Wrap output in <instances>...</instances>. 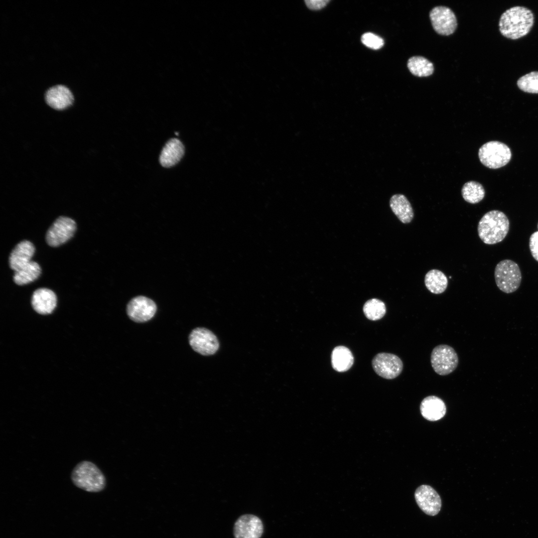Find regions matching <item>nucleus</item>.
Masks as SVG:
<instances>
[{
  "label": "nucleus",
  "mask_w": 538,
  "mask_h": 538,
  "mask_svg": "<svg viewBox=\"0 0 538 538\" xmlns=\"http://www.w3.org/2000/svg\"><path fill=\"white\" fill-rule=\"evenodd\" d=\"M534 23L531 10L525 6H516L507 9L501 15L499 27L501 33L511 39H517L527 35Z\"/></svg>",
  "instance_id": "nucleus-1"
},
{
  "label": "nucleus",
  "mask_w": 538,
  "mask_h": 538,
  "mask_svg": "<svg viewBox=\"0 0 538 538\" xmlns=\"http://www.w3.org/2000/svg\"><path fill=\"white\" fill-rule=\"evenodd\" d=\"M510 222L507 216L499 210H491L480 220L478 233L486 244L493 245L502 242L508 233Z\"/></svg>",
  "instance_id": "nucleus-2"
},
{
  "label": "nucleus",
  "mask_w": 538,
  "mask_h": 538,
  "mask_svg": "<svg viewBox=\"0 0 538 538\" xmlns=\"http://www.w3.org/2000/svg\"><path fill=\"white\" fill-rule=\"evenodd\" d=\"M71 480L77 487L90 492H98L106 486V479L102 471L93 462L83 461L73 469Z\"/></svg>",
  "instance_id": "nucleus-3"
},
{
  "label": "nucleus",
  "mask_w": 538,
  "mask_h": 538,
  "mask_svg": "<svg viewBox=\"0 0 538 538\" xmlns=\"http://www.w3.org/2000/svg\"><path fill=\"white\" fill-rule=\"evenodd\" d=\"M494 277L498 287L506 293L516 291L522 281V273L518 265L509 259L502 260L497 264L495 269Z\"/></svg>",
  "instance_id": "nucleus-4"
},
{
  "label": "nucleus",
  "mask_w": 538,
  "mask_h": 538,
  "mask_svg": "<svg viewBox=\"0 0 538 538\" xmlns=\"http://www.w3.org/2000/svg\"><path fill=\"white\" fill-rule=\"evenodd\" d=\"M478 156L484 165L489 168L497 169L506 165L510 161L512 153L510 148L505 143L490 141L481 146Z\"/></svg>",
  "instance_id": "nucleus-5"
},
{
  "label": "nucleus",
  "mask_w": 538,
  "mask_h": 538,
  "mask_svg": "<svg viewBox=\"0 0 538 538\" xmlns=\"http://www.w3.org/2000/svg\"><path fill=\"white\" fill-rule=\"evenodd\" d=\"M432 367L441 376L454 371L458 364V357L454 349L447 345H439L433 348L430 358Z\"/></svg>",
  "instance_id": "nucleus-6"
},
{
  "label": "nucleus",
  "mask_w": 538,
  "mask_h": 538,
  "mask_svg": "<svg viewBox=\"0 0 538 538\" xmlns=\"http://www.w3.org/2000/svg\"><path fill=\"white\" fill-rule=\"evenodd\" d=\"M76 230V224L74 220L67 217L60 216L47 230L46 241L51 247H58L72 238Z\"/></svg>",
  "instance_id": "nucleus-7"
},
{
  "label": "nucleus",
  "mask_w": 538,
  "mask_h": 538,
  "mask_svg": "<svg viewBox=\"0 0 538 538\" xmlns=\"http://www.w3.org/2000/svg\"><path fill=\"white\" fill-rule=\"evenodd\" d=\"M188 340L191 348L195 352L204 356L215 354L219 347L215 335L205 328L198 327L193 329L189 335Z\"/></svg>",
  "instance_id": "nucleus-8"
},
{
  "label": "nucleus",
  "mask_w": 538,
  "mask_h": 538,
  "mask_svg": "<svg viewBox=\"0 0 538 538\" xmlns=\"http://www.w3.org/2000/svg\"><path fill=\"white\" fill-rule=\"evenodd\" d=\"M373 368L379 376L387 379H393L402 373L403 363L397 355L388 353L377 354L372 361Z\"/></svg>",
  "instance_id": "nucleus-9"
},
{
  "label": "nucleus",
  "mask_w": 538,
  "mask_h": 538,
  "mask_svg": "<svg viewBox=\"0 0 538 538\" xmlns=\"http://www.w3.org/2000/svg\"><path fill=\"white\" fill-rule=\"evenodd\" d=\"M44 99L50 108L58 112L68 110L75 102L72 91L63 84L55 85L49 88L44 93Z\"/></svg>",
  "instance_id": "nucleus-10"
},
{
  "label": "nucleus",
  "mask_w": 538,
  "mask_h": 538,
  "mask_svg": "<svg viewBox=\"0 0 538 538\" xmlns=\"http://www.w3.org/2000/svg\"><path fill=\"white\" fill-rule=\"evenodd\" d=\"M157 310L155 303L151 299L143 296L132 298L127 306V313L133 321L145 322L150 320Z\"/></svg>",
  "instance_id": "nucleus-11"
},
{
  "label": "nucleus",
  "mask_w": 538,
  "mask_h": 538,
  "mask_svg": "<svg viewBox=\"0 0 538 538\" xmlns=\"http://www.w3.org/2000/svg\"><path fill=\"white\" fill-rule=\"evenodd\" d=\"M429 17L433 29L439 34L450 35L457 27L455 15L447 7L438 6L433 8L429 13Z\"/></svg>",
  "instance_id": "nucleus-12"
},
{
  "label": "nucleus",
  "mask_w": 538,
  "mask_h": 538,
  "mask_svg": "<svg viewBox=\"0 0 538 538\" xmlns=\"http://www.w3.org/2000/svg\"><path fill=\"white\" fill-rule=\"evenodd\" d=\"M414 498L419 508L426 515L434 516L439 512L441 498L432 487L426 485L419 486L415 491Z\"/></svg>",
  "instance_id": "nucleus-13"
},
{
  "label": "nucleus",
  "mask_w": 538,
  "mask_h": 538,
  "mask_svg": "<svg viewBox=\"0 0 538 538\" xmlns=\"http://www.w3.org/2000/svg\"><path fill=\"white\" fill-rule=\"evenodd\" d=\"M263 525L257 516L246 514L240 517L234 527L235 538H260L263 533Z\"/></svg>",
  "instance_id": "nucleus-14"
},
{
  "label": "nucleus",
  "mask_w": 538,
  "mask_h": 538,
  "mask_svg": "<svg viewBox=\"0 0 538 538\" xmlns=\"http://www.w3.org/2000/svg\"><path fill=\"white\" fill-rule=\"evenodd\" d=\"M35 250L33 244L29 241L18 243L9 255L8 263L10 269L15 271L28 264L31 261Z\"/></svg>",
  "instance_id": "nucleus-15"
},
{
  "label": "nucleus",
  "mask_w": 538,
  "mask_h": 538,
  "mask_svg": "<svg viewBox=\"0 0 538 538\" xmlns=\"http://www.w3.org/2000/svg\"><path fill=\"white\" fill-rule=\"evenodd\" d=\"M56 295L49 289L40 288L33 293L31 304L34 310L39 314L51 313L56 307Z\"/></svg>",
  "instance_id": "nucleus-16"
},
{
  "label": "nucleus",
  "mask_w": 538,
  "mask_h": 538,
  "mask_svg": "<svg viewBox=\"0 0 538 538\" xmlns=\"http://www.w3.org/2000/svg\"><path fill=\"white\" fill-rule=\"evenodd\" d=\"M420 411L424 418L434 421L440 419L445 415L446 407L441 399L435 396H429L421 402Z\"/></svg>",
  "instance_id": "nucleus-17"
},
{
  "label": "nucleus",
  "mask_w": 538,
  "mask_h": 538,
  "mask_svg": "<svg viewBox=\"0 0 538 538\" xmlns=\"http://www.w3.org/2000/svg\"><path fill=\"white\" fill-rule=\"evenodd\" d=\"M184 153V147L177 138L169 140L163 147L159 157L161 165L169 167L177 163Z\"/></svg>",
  "instance_id": "nucleus-18"
},
{
  "label": "nucleus",
  "mask_w": 538,
  "mask_h": 538,
  "mask_svg": "<svg viewBox=\"0 0 538 538\" xmlns=\"http://www.w3.org/2000/svg\"><path fill=\"white\" fill-rule=\"evenodd\" d=\"M390 206L395 215L403 223H409L414 217L412 206L406 197L403 194H397L392 196Z\"/></svg>",
  "instance_id": "nucleus-19"
},
{
  "label": "nucleus",
  "mask_w": 538,
  "mask_h": 538,
  "mask_svg": "<svg viewBox=\"0 0 538 538\" xmlns=\"http://www.w3.org/2000/svg\"><path fill=\"white\" fill-rule=\"evenodd\" d=\"M353 363V355L346 347L338 346L332 350L331 364L335 371L339 372H346L351 368Z\"/></svg>",
  "instance_id": "nucleus-20"
},
{
  "label": "nucleus",
  "mask_w": 538,
  "mask_h": 538,
  "mask_svg": "<svg viewBox=\"0 0 538 538\" xmlns=\"http://www.w3.org/2000/svg\"><path fill=\"white\" fill-rule=\"evenodd\" d=\"M41 272V269L38 264L31 261L25 266L14 271L13 280L19 285L27 284L37 279Z\"/></svg>",
  "instance_id": "nucleus-21"
},
{
  "label": "nucleus",
  "mask_w": 538,
  "mask_h": 538,
  "mask_svg": "<svg viewBox=\"0 0 538 538\" xmlns=\"http://www.w3.org/2000/svg\"><path fill=\"white\" fill-rule=\"evenodd\" d=\"M424 284L431 293L440 294L446 289L448 279L441 271L433 269L428 271L425 275Z\"/></svg>",
  "instance_id": "nucleus-22"
},
{
  "label": "nucleus",
  "mask_w": 538,
  "mask_h": 538,
  "mask_svg": "<svg viewBox=\"0 0 538 538\" xmlns=\"http://www.w3.org/2000/svg\"><path fill=\"white\" fill-rule=\"evenodd\" d=\"M407 66L411 74L418 77H427L434 71L433 64L426 58L419 56L409 58Z\"/></svg>",
  "instance_id": "nucleus-23"
},
{
  "label": "nucleus",
  "mask_w": 538,
  "mask_h": 538,
  "mask_svg": "<svg viewBox=\"0 0 538 538\" xmlns=\"http://www.w3.org/2000/svg\"><path fill=\"white\" fill-rule=\"evenodd\" d=\"M463 199L467 202L476 204L484 198L485 192L483 186L479 182L470 181L465 183L461 190Z\"/></svg>",
  "instance_id": "nucleus-24"
},
{
  "label": "nucleus",
  "mask_w": 538,
  "mask_h": 538,
  "mask_svg": "<svg viewBox=\"0 0 538 538\" xmlns=\"http://www.w3.org/2000/svg\"><path fill=\"white\" fill-rule=\"evenodd\" d=\"M363 309L365 316L368 319L373 321L381 319L386 312L385 303L377 298H372L367 301L363 306Z\"/></svg>",
  "instance_id": "nucleus-25"
},
{
  "label": "nucleus",
  "mask_w": 538,
  "mask_h": 538,
  "mask_svg": "<svg viewBox=\"0 0 538 538\" xmlns=\"http://www.w3.org/2000/svg\"><path fill=\"white\" fill-rule=\"evenodd\" d=\"M517 85L525 92L538 94V71H532L521 77Z\"/></svg>",
  "instance_id": "nucleus-26"
},
{
  "label": "nucleus",
  "mask_w": 538,
  "mask_h": 538,
  "mask_svg": "<svg viewBox=\"0 0 538 538\" xmlns=\"http://www.w3.org/2000/svg\"><path fill=\"white\" fill-rule=\"evenodd\" d=\"M362 43L366 46L373 49H378L384 45V40L380 36L372 33H366L361 37Z\"/></svg>",
  "instance_id": "nucleus-27"
},
{
  "label": "nucleus",
  "mask_w": 538,
  "mask_h": 538,
  "mask_svg": "<svg viewBox=\"0 0 538 538\" xmlns=\"http://www.w3.org/2000/svg\"><path fill=\"white\" fill-rule=\"evenodd\" d=\"M529 247L533 257L538 262V231L531 235L529 239Z\"/></svg>",
  "instance_id": "nucleus-28"
},
{
  "label": "nucleus",
  "mask_w": 538,
  "mask_h": 538,
  "mask_svg": "<svg viewBox=\"0 0 538 538\" xmlns=\"http://www.w3.org/2000/svg\"><path fill=\"white\" fill-rule=\"evenodd\" d=\"M329 2L328 0H305V2L307 6L312 10H318L324 7H325L328 2Z\"/></svg>",
  "instance_id": "nucleus-29"
},
{
  "label": "nucleus",
  "mask_w": 538,
  "mask_h": 538,
  "mask_svg": "<svg viewBox=\"0 0 538 538\" xmlns=\"http://www.w3.org/2000/svg\"></svg>",
  "instance_id": "nucleus-30"
}]
</instances>
